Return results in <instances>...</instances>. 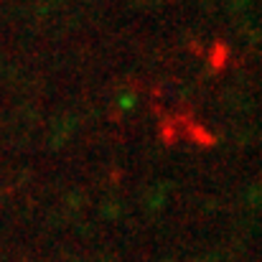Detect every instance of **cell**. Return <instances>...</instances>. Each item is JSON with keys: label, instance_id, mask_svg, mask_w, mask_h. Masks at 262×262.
I'll list each match as a JSON object with an SVG mask.
<instances>
[{"label": "cell", "instance_id": "1", "mask_svg": "<svg viewBox=\"0 0 262 262\" xmlns=\"http://www.w3.org/2000/svg\"><path fill=\"white\" fill-rule=\"evenodd\" d=\"M176 122H181L183 125V138H188V140H193V143H199V145H204V148H211L216 140H214V135L209 133V130H204L201 125H196V122H191V120H178L176 117Z\"/></svg>", "mask_w": 262, "mask_h": 262}, {"label": "cell", "instance_id": "2", "mask_svg": "<svg viewBox=\"0 0 262 262\" xmlns=\"http://www.w3.org/2000/svg\"><path fill=\"white\" fill-rule=\"evenodd\" d=\"M229 46L224 43V41H214V46H211V51H209V67L214 69V72H222L224 67H227V61H229Z\"/></svg>", "mask_w": 262, "mask_h": 262}]
</instances>
